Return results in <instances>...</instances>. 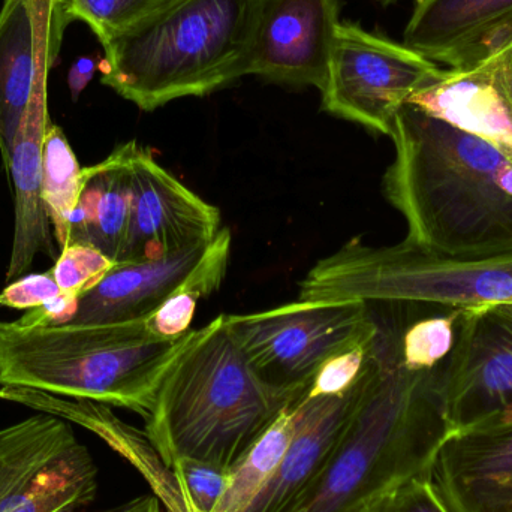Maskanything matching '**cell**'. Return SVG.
I'll list each match as a JSON object with an SVG mask.
<instances>
[{"label":"cell","mask_w":512,"mask_h":512,"mask_svg":"<svg viewBox=\"0 0 512 512\" xmlns=\"http://www.w3.org/2000/svg\"><path fill=\"white\" fill-rule=\"evenodd\" d=\"M408 310V304H406ZM465 309L435 306L421 318L403 321L400 348L403 361L414 369H441L450 360Z\"/></svg>","instance_id":"obj_25"},{"label":"cell","mask_w":512,"mask_h":512,"mask_svg":"<svg viewBox=\"0 0 512 512\" xmlns=\"http://www.w3.org/2000/svg\"><path fill=\"white\" fill-rule=\"evenodd\" d=\"M105 512H165V508L155 495H144Z\"/></svg>","instance_id":"obj_32"},{"label":"cell","mask_w":512,"mask_h":512,"mask_svg":"<svg viewBox=\"0 0 512 512\" xmlns=\"http://www.w3.org/2000/svg\"><path fill=\"white\" fill-rule=\"evenodd\" d=\"M303 397L265 382L219 315L165 373L144 430L170 468L194 459L233 469Z\"/></svg>","instance_id":"obj_3"},{"label":"cell","mask_w":512,"mask_h":512,"mask_svg":"<svg viewBox=\"0 0 512 512\" xmlns=\"http://www.w3.org/2000/svg\"><path fill=\"white\" fill-rule=\"evenodd\" d=\"M131 221L122 262L147 261L209 245L221 231V212L189 191L131 141Z\"/></svg>","instance_id":"obj_11"},{"label":"cell","mask_w":512,"mask_h":512,"mask_svg":"<svg viewBox=\"0 0 512 512\" xmlns=\"http://www.w3.org/2000/svg\"><path fill=\"white\" fill-rule=\"evenodd\" d=\"M382 512H448L439 501L429 477L415 478L379 502Z\"/></svg>","instance_id":"obj_30"},{"label":"cell","mask_w":512,"mask_h":512,"mask_svg":"<svg viewBox=\"0 0 512 512\" xmlns=\"http://www.w3.org/2000/svg\"><path fill=\"white\" fill-rule=\"evenodd\" d=\"M361 512H382V511H381V508L378 507V505H375V507L367 508L366 511H361Z\"/></svg>","instance_id":"obj_34"},{"label":"cell","mask_w":512,"mask_h":512,"mask_svg":"<svg viewBox=\"0 0 512 512\" xmlns=\"http://www.w3.org/2000/svg\"><path fill=\"white\" fill-rule=\"evenodd\" d=\"M339 14L340 0H262L246 75L321 90Z\"/></svg>","instance_id":"obj_13"},{"label":"cell","mask_w":512,"mask_h":512,"mask_svg":"<svg viewBox=\"0 0 512 512\" xmlns=\"http://www.w3.org/2000/svg\"><path fill=\"white\" fill-rule=\"evenodd\" d=\"M372 340L331 357L316 373L306 396H336L348 391L363 372Z\"/></svg>","instance_id":"obj_29"},{"label":"cell","mask_w":512,"mask_h":512,"mask_svg":"<svg viewBox=\"0 0 512 512\" xmlns=\"http://www.w3.org/2000/svg\"><path fill=\"white\" fill-rule=\"evenodd\" d=\"M384 176L406 242L453 259L512 255V162L496 147L411 104L394 117Z\"/></svg>","instance_id":"obj_2"},{"label":"cell","mask_w":512,"mask_h":512,"mask_svg":"<svg viewBox=\"0 0 512 512\" xmlns=\"http://www.w3.org/2000/svg\"><path fill=\"white\" fill-rule=\"evenodd\" d=\"M96 490L98 468L62 418L0 429V512H84Z\"/></svg>","instance_id":"obj_9"},{"label":"cell","mask_w":512,"mask_h":512,"mask_svg":"<svg viewBox=\"0 0 512 512\" xmlns=\"http://www.w3.org/2000/svg\"><path fill=\"white\" fill-rule=\"evenodd\" d=\"M173 469L192 511L215 512L230 484L231 469L194 459H179Z\"/></svg>","instance_id":"obj_28"},{"label":"cell","mask_w":512,"mask_h":512,"mask_svg":"<svg viewBox=\"0 0 512 512\" xmlns=\"http://www.w3.org/2000/svg\"><path fill=\"white\" fill-rule=\"evenodd\" d=\"M512 39V0H415L403 44L450 68L483 59Z\"/></svg>","instance_id":"obj_17"},{"label":"cell","mask_w":512,"mask_h":512,"mask_svg":"<svg viewBox=\"0 0 512 512\" xmlns=\"http://www.w3.org/2000/svg\"><path fill=\"white\" fill-rule=\"evenodd\" d=\"M84 188V168L60 126L51 123L42 147V200L59 251L69 242L71 218Z\"/></svg>","instance_id":"obj_22"},{"label":"cell","mask_w":512,"mask_h":512,"mask_svg":"<svg viewBox=\"0 0 512 512\" xmlns=\"http://www.w3.org/2000/svg\"><path fill=\"white\" fill-rule=\"evenodd\" d=\"M174 0H66L74 20L90 27L104 44L111 36Z\"/></svg>","instance_id":"obj_26"},{"label":"cell","mask_w":512,"mask_h":512,"mask_svg":"<svg viewBox=\"0 0 512 512\" xmlns=\"http://www.w3.org/2000/svg\"><path fill=\"white\" fill-rule=\"evenodd\" d=\"M496 309L501 310L505 315L510 316L512 318V304H504V306H496Z\"/></svg>","instance_id":"obj_33"},{"label":"cell","mask_w":512,"mask_h":512,"mask_svg":"<svg viewBox=\"0 0 512 512\" xmlns=\"http://www.w3.org/2000/svg\"><path fill=\"white\" fill-rule=\"evenodd\" d=\"M51 125L48 77L36 83L12 141L6 170L14 189V239L6 268V283L24 276L39 254L56 261L50 218L42 200V147Z\"/></svg>","instance_id":"obj_18"},{"label":"cell","mask_w":512,"mask_h":512,"mask_svg":"<svg viewBox=\"0 0 512 512\" xmlns=\"http://www.w3.org/2000/svg\"><path fill=\"white\" fill-rule=\"evenodd\" d=\"M441 72L405 44L340 21L321 89L322 108L390 137L397 111Z\"/></svg>","instance_id":"obj_8"},{"label":"cell","mask_w":512,"mask_h":512,"mask_svg":"<svg viewBox=\"0 0 512 512\" xmlns=\"http://www.w3.org/2000/svg\"><path fill=\"white\" fill-rule=\"evenodd\" d=\"M231 251V233L221 228L206 254L191 273L180 283L171 297L147 318L153 333L162 337H177L188 333L198 301L218 291L227 274Z\"/></svg>","instance_id":"obj_23"},{"label":"cell","mask_w":512,"mask_h":512,"mask_svg":"<svg viewBox=\"0 0 512 512\" xmlns=\"http://www.w3.org/2000/svg\"><path fill=\"white\" fill-rule=\"evenodd\" d=\"M366 366V364H364ZM366 372L336 396H304L294 406L291 442L267 486L246 512H291L330 459L361 394Z\"/></svg>","instance_id":"obj_16"},{"label":"cell","mask_w":512,"mask_h":512,"mask_svg":"<svg viewBox=\"0 0 512 512\" xmlns=\"http://www.w3.org/2000/svg\"><path fill=\"white\" fill-rule=\"evenodd\" d=\"M225 319L256 373L300 396L331 357L378 331L372 306L361 300H298Z\"/></svg>","instance_id":"obj_7"},{"label":"cell","mask_w":512,"mask_h":512,"mask_svg":"<svg viewBox=\"0 0 512 512\" xmlns=\"http://www.w3.org/2000/svg\"><path fill=\"white\" fill-rule=\"evenodd\" d=\"M429 480L448 512H512V420L448 436Z\"/></svg>","instance_id":"obj_15"},{"label":"cell","mask_w":512,"mask_h":512,"mask_svg":"<svg viewBox=\"0 0 512 512\" xmlns=\"http://www.w3.org/2000/svg\"><path fill=\"white\" fill-rule=\"evenodd\" d=\"M74 21L66 0H3L0 8V155L12 141L30 95L50 75L63 33Z\"/></svg>","instance_id":"obj_12"},{"label":"cell","mask_w":512,"mask_h":512,"mask_svg":"<svg viewBox=\"0 0 512 512\" xmlns=\"http://www.w3.org/2000/svg\"><path fill=\"white\" fill-rule=\"evenodd\" d=\"M116 262L90 245H68L59 252L50 273L63 294L80 300L98 285Z\"/></svg>","instance_id":"obj_27"},{"label":"cell","mask_w":512,"mask_h":512,"mask_svg":"<svg viewBox=\"0 0 512 512\" xmlns=\"http://www.w3.org/2000/svg\"><path fill=\"white\" fill-rule=\"evenodd\" d=\"M131 141L107 159L84 168V188L71 218L68 245H90L123 261L131 221Z\"/></svg>","instance_id":"obj_21"},{"label":"cell","mask_w":512,"mask_h":512,"mask_svg":"<svg viewBox=\"0 0 512 512\" xmlns=\"http://www.w3.org/2000/svg\"><path fill=\"white\" fill-rule=\"evenodd\" d=\"M378 331L360 402L321 474L291 512H361L415 478L429 477L451 435L441 369L403 361L405 303H376Z\"/></svg>","instance_id":"obj_1"},{"label":"cell","mask_w":512,"mask_h":512,"mask_svg":"<svg viewBox=\"0 0 512 512\" xmlns=\"http://www.w3.org/2000/svg\"><path fill=\"white\" fill-rule=\"evenodd\" d=\"M442 399L451 435L512 420L510 316L496 307L463 310Z\"/></svg>","instance_id":"obj_10"},{"label":"cell","mask_w":512,"mask_h":512,"mask_svg":"<svg viewBox=\"0 0 512 512\" xmlns=\"http://www.w3.org/2000/svg\"><path fill=\"white\" fill-rule=\"evenodd\" d=\"M381 2L388 3V2H393V0H381Z\"/></svg>","instance_id":"obj_35"},{"label":"cell","mask_w":512,"mask_h":512,"mask_svg":"<svg viewBox=\"0 0 512 512\" xmlns=\"http://www.w3.org/2000/svg\"><path fill=\"white\" fill-rule=\"evenodd\" d=\"M300 300H361L430 306L512 304V255L453 259L409 242L373 248L352 239L316 262L300 285Z\"/></svg>","instance_id":"obj_6"},{"label":"cell","mask_w":512,"mask_h":512,"mask_svg":"<svg viewBox=\"0 0 512 512\" xmlns=\"http://www.w3.org/2000/svg\"><path fill=\"white\" fill-rule=\"evenodd\" d=\"M209 245L159 259L119 262L98 285L81 295L74 316L66 324H114L149 318L179 288Z\"/></svg>","instance_id":"obj_20"},{"label":"cell","mask_w":512,"mask_h":512,"mask_svg":"<svg viewBox=\"0 0 512 512\" xmlns=\"http://www.w3.org/2000/svg\"><path fill=\"white\" fill-rule=\"evenodd\" d=\"M294 406L285 409L254 447L231 469L230 484L215 512H246L267 486L291 442Z\"/></svg>","instance_id":"obj_24"},{"label":"cell","mask_w":512,"mask_h":512,"mask_svg":"<svg viewBox=\"0 0 512 512\" xmlns=\"http://www.w3.org/2000/svg\"><path fill=\"white\" fill-rule=\"evenodd\" d=\"M406 104L487 141L512 162V39L477 62L442 69Z\"/></svg>","instance_id":"obj_14"},{"label":"cell","mask_w":512,"mask_h":512,"mask_svg":"<svg viewBox=\"0 0 512 512\" xmlns=\"http://www.w3.org/2000/svg\"><path fill=\"white\" fill-rule=\"evenodd\" d=\"M98 68L99 65H96L92 57H80V59L75 60L68 74V86L71 90L72 101H78Z\"/></svg>","instance_id":"obj_31"},{"label":"cell","mask_w":512,"mask_h":512,"mask_svg":"<svg viewBox=\"0 0 512 512\" xmlns=\"http://www.w3.org/2000/svg\"><path fill=\"white\" fill-rule=\"evenodd\" d=\"M195 330L162 337L147 319L53 324L32 312L0 322V387L129 409L146 420L159 385Z\"/></svg>","instance_id":"obj_4"},{"label":"cell","mask_w":512,"mask_h":512,"mask_svg":"<svg viewBox=\"0 0 512 512\" xmlns=\"http://www.w3.org/2000/svg\"><path fill=\"white\" fill-rule=\"evenodd\" d=\"M0 399L42 414L54 415L95 433L111 450L140 472L165 511L194 512L183 492L179 475L165 463L146 430L137 429L120 420L111 411V406L20 387H0Z\"/></svg>","instance_id":"obj_19"},{"label":"cell","mask_w":512,"mask_h":512,"mask_svg":"<svg viewBox=\"0 0 512 512\" xmlns=\"http://www.w3.org/2000/svg\"><path fill=\"white\" fill-rule=\"evenodd\" d=\"M262 0H174L102 44V84L144 111L245 77Z\"/></svg>","instance_id":"obj_5"}]
</instances>
